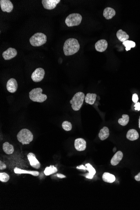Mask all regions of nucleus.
Instances as JSON below:
<instances>
[{"label": "nucleus", "mask_w": 140, "mask_h": 210, "mask_svg": "<svg viewBox=\"0 0 140 210\" xmlns=\"http://www.w3.org/2000/svg\"><path fill=\"white\" fill-rule=\"evenodd\" d=\"M80 47V44L77 39L69 38L64 43L63 47L64 54L66 56L73 55L79 51Z\"/></svg>", "instance_id": "obj_1"}, {"label": "nucleus", "mask_w": 140, "mask_h": 210, "mask_svg": "<svg viewBox=\"0 0 140 210\" xmlns=\"http://www.w3.org/2000/svg\"><path fill=\"white\" fill-rule=\"evenodd\" d=\"M17 138L19 142L23 145L30 144L33 139V134L27 129L21 130L17 134Z\"/></svg>", "instance_id": "obj_2"}, {"label": "nucleus", "mask_w": 140, "mask_h": 210, "mask_svg": "<svg viewBox=\"0 0 140 210\" xmlns=\"http://www.w3.org/2000/svg\"><path fill=\"white\" fill-rule=\"evenodd\" d=\"M85 97V94L82 92H79L75 94L72 100L70 101L73 110L76 111L81 108Z\"/></svg>", "instance_id": "obj_3"}, {"label": "nucleus", "mask_w": 140, "mask_h": 210, "mask_svg": "<svg viewBox=\"0 0 140 210\" xmlns=\"http://www.w3.org/2000/svg\"><path fill=\"white\" fill-rule=\"evenodd\" d=\"M43 89L40 88L34 89L29 93L30 100L35 102H44L47 99V96L45 94H42Z\"/></svg>", "instance_id": "obj_4"}, {"label": "nucleus", "mask_w": 140, "mask_h": 210, "mask_svg": "<svg viewBox=\"0 0 140 210\" xmlns=\"http://www.w3.org/2000/svg\"><path fill=\"white\" fill-rule=\"evenodd\" d=\"M30 42L32 46L39 47L44 45L47 42L46 35L40 32H37L31 36Z\"/></svg>", "instance_id": "obj_5"}, {"label": "nucleus", "mask_w": 140, "mask_h": 210, "mask_svg": "<svg viewBox=\"0 0 140 210\" xmlns=\"http://www.w3.org/2000/svg\"><path fill=\"white\" fill-rule=\"evenodd\" d=\"M81 15L77 13L70 14L66 19L65 23L68 27L76 26L79 25L82 21Z\"/></svg>", "instance_id": "obj_6"}, {"label": "nucleus", "mask_w": 140, "mask_h": 210, "mask_svg": "<svg viewBox=\"0 0 140 210\" xmlns=\"http://www.w3.org/2000/svg\"><path fill=\"white\" fill-rule=\"evenodd\" d=\"M45 72L43 68H36L31 76V78L33 81L35 82H40L44 77Z\"/></svg>", "instance_id": "obj_7"}, {"label": "nucleus", "mask_w": 140, "mask_h": 210, "mask_svg": "<svg viewBox=\"0 0 140 210\" xmlns=\"http://www.w3.org/2000/svg\"><path fill=\"white\" fill-rule=\"evenodd\" d=\"M0 6L2 11L7 13L11 12L14 8L13 3L9 0H1Z\"/></svg>", "instance_id": "obj_8"}, {"label": "nucleus", "mask_w": 140, "mask_h": 210, "mask_svg": "<svg viewBox=\"0 0 140 210\" xmlns=\"http://www.w3.org/2000/svg\"><path fill=\"white\" fill-rule=\"evenodd\" d=\"M60 2V0H43L42 3L45 9L52 10L56 7L57 5Z\"/></svg>", "instance_id": "obj_9"}, {"label": "nucleus", "mask_w": 140, "mask_h": 210, "mask_svg": "<svg viewBox=\"0 0 140 210\" xmlns=\"http://www.w3.org/2000/svg\"><path fill=\"white\" fill-rule=\"evenodd\" d=\"M17 55V50L13 48L10 47L2 53V56L4 60H9L16 57Z\"/></svg>", "instance_id": "obj_10"}, {"label": "nucleus", "mask_w": 140, "mask_h": 210, "mask_svg": "<svg viewBox=\"0 0 140 210\" xmlns=\"http://www.w3.org/2000/svg\"><path fill=\"white\" fill-rule=\"evenodd\" d=\"M6 88L9 93H15L18 88V84L16 79L13 78L9 79L7 83Z\"/></svg>", "instance_id": "obj_11"}, {"label": "nucleus", "mask_w": 140, "mask_h": 210, "mask_svg": "<svg viewBox=\"0 0 140 210\" xmlns=\"http://www.w3.org/2000/svg\"><path fill=\"white\" fill-rule=\"evenodd\" d=\"M27 158L31 167L36 169H39L40 167V163L36 159L35 154L30 153L27 155Z\"/></svg>", "instance_id": "obj_12"}, {"label": "nucleus", "mask_w": 140, "mask_h": 210, "mask_svg": "<svg viewBox=\"0 0 140 210\" xmlns=\"http://www.w3.org/2000/svg\"><path fill=\"white\" fill-rule=\"evenodd\" d=\"M74 146L75 149L78 151H83L86 149L87 142L83 138L76 139L75 141Z\"/></svg>", "instance_id": "obj_13"}, {"label": "nucleus", "mask_w": 140, "mask_h": 210, "mask_svg": "<svg viewBox=\"0 0 140 210\" xmlns=\"http://www.w3.org/2000/svg\"><path fill=\"white\" fill-rule=\"evenodd\" d=\"M108 47V43L105 39H101L96 43L95 47L98 52H103L105 51Z\"/></svg>", "instance_id": "obj_14"}, {"label": "nucleus", "mask_w": 140, "mask_h": 210, "mask_svg": "<svg viewBox=\"0 0 140 210\" xmlns=\"http://www.w3.org/2000/svg\"><path fill=\"white\" fill-rule=\"evenodd\" d=\"M123 157V154L122 151H118L112 158L111 160V164L113 166L117 165L122 159Z\"/></svg>", "instance_id": "obj_15"}, {"label": "nucleus", "mask_w": 140, "mask_h": 210, "mask_svg": "<svg viewBox=\"0 0 140 210\" xmlns=\"http://www.w3.org/2000/svg\"><path fill=\"white\" fill-rule=\"evenodd\" d=\"M116 14V11L113 8L107 7L104 10L103 16L106 19H110Z\"/></svg>", "instance_id": "obj_16"}, {"label": "nucleus", "mask_w": 140, "mask_h": 210, "mask_svg": "<svg viewBox=\"0 0 140 210\" xmlns=\"http://www.w3.org/2000/svg\"><path fill=\"white\" fill-rule=\"evenodd\" d=\"M126 137L127 139L130 141H135L138 138L139 134L137 130L135 129H130L127 133Z\"/></svg>", "instance_id": "obj_17"}, {"label": "nucleus", "mask_w": 140, "mask_h": 210, "mask_svg": "<svg viewBox=\"0 0 140 210\" xmlns=\"http://www.w3.org/2000/svg\"><path fill=\"white\" fill-rule=\"evenodd\" d=\"M109 135V129L107 127H104L100 130L99 134V137L100 140L101 141H104L108 138Z\"/></svg>", "instance_id": "obj_18"}, {"label": "nucleus", "mask_w": 140, "mask_h": 210, "mask_svg": "<svg viewBox=\"0 0 140 210\" xmlns=\"http://www.w3.org/2000/svg\"><path fill=\"white\" fill-rule=\"evenodd\" d=\"M117 37L118 39L121 42H123L128 40L129 39V36L125 31H123L122 30H119L116 33Z\"/></svg>", "instance_id": "obj_19"}, {"label": "nucleus", "mask_w": 140, "mask_h": 210, "mask_svg": "<svg viewBox=\"0 0 140 210\" xmlns=\"http://www.w3.org/2000/svg\"><path fill=\"white\" fill-rule=\"evenodd\" d=\"M85 167H86V170L88 171L89 172V173L87 174V175L85 176V177H86V178H88V179H93L94 175L95 174L96 172L95 169H94V168L92 166V165H91V164H89V163L86 164Z\"/></svg>", "instance_id": "obj_20"}, {"label": "nucleus", "mask_w": 140, "mask_h": 210, "mask_svg": "<svg viewBox=\"0 0 140 210\" xmlns=\"http://www.w3.org/2000/svg\"><path fill=\"white\" fill-rule=\"evenodd\" d=\"M102 179L106 183H112L115 181V177L114 175L108 173V172H105L102 175Z\"/></svg>", "instance_id": "obj_21"}, {"label": "nucleus", "mask_w": 140, "mask_h": 210, "mask_svg": "<svg viewBox=\"0 0 140 210\" xmlns=\"http://www.w3.org/2000/svg\"><path fill=\"white\" fill-rule=\"evenodd\" d=\"M14 171L15 173L18 174H29L32 175L34 176H37L39 175V172L37 171H27V170H21V169L17 167L15 168L14 169Z\"/></svg>", "instance_id": "obj_22"}, {"label": "nucleus", "mask_w": 140, "mask_h": 210, "mask_svg": "<svg viewBox=\"0 0 140 210\" xmlns=\"http://www.w3.org/2000/svg\"><path fill=\"white\" fill-rule=\"evenodd\" d=\"M97 96V94L94 93L93 94L88 93L85 96V102L89 104L93 105L96 100Z\"/></svg>", "instance_id": "obj_23"}, {"label": "nucleus", "mask_w": 140, "mask_h": 210, "mask_svg": "<svg viewBox=\"0 0 140 210\" xmlns=\"http://www.w3.org/2000/svg\"><path fill=\"white\" fill-rule=\"evenodd\" d=\"M3 149L4 152L7 154H11L14 151V148L9 142H5L3 145Z\"/></svg>", "instance_id": "obj_24"}, {"label": "nucleus", "mask_w": 140, "mask_h": 210, "mask_svg": "<svg viewBox=\"0 0 140 210\" xmlns=\"http://www.w3.org/2000/svg\"><path fill=\"white\" fill-rule=\"evenodd\" d=\"M57 171H58V170L57 168L55 167L54 166L51 165L50 167H47L44 171V173L45 175L49 176L56 173L57 172Z\"/></svg>", "instance_id": "obj_25"}, {"label": "nucleus", "mask_w": 140, "mask_h": 210, "mask_svg": "<svg viewBox=\"0 0 140 210\" xmlns=\"http://www.w3.org/2000/svg\"><path fill=\"white\" fill-rule=\"evenodd\" d=\"M122 44L126 47V51H130L131 48L135 47L136 43L132 41L126 40L123 42Z\"/></svg>", "instance_id": "obj_26"}, {"label": "nucleus", "mask_w": 140, "mask_h": 210, "mask_svg": "<svg viewBox=\"0 0 140 210\" xmlns=\"http://www.w3.org/2000/svg\"><path fill=\"white\" fill-rule=\"evenodd\" d=\"M129 121V117L127 115H123L122 118L119 119L118 121L119 124L122 126H126L128 124Z\"/></svg>", "instance_id": "obj_27"}, {"label": "nucleus", "mask_w": 140, "mask_h": 210, "mask_svg": "<svg viewBox=\"0 0 140 210\" xmlns=\"http://www.w3.org/2000/svg\"><path fill=\"white\" fill-rule=\"evenodd\" d=\"M62 128L66 131H70L72 129V123L67 121H64L62 123Z\"/></svg>", "instance_id": "obj_28"}, {"label": "nucleus", "mask_w": 140, "mask_h": 210, "mask_svg": "<svg viewBox=\"0 0 140 210\" xmlns=\"http://www.w3.org/2000/svg\"><path fill=\"white\" fill-rule=\"evenodd\" d=\"M10 179V177L7 174L4 172H1L0 173V181L3 183H6Z\"/></svg>", "instance_id": "obj_29"}, {"label": "nucleus", "mask_w": 140, "mask_h": 210, "mask_svg": "<svg viewBox=\"0 0 140 210\" xmlns=\"http://www.w3.org/2000/svg\"><path fill=\"white\" fill-rule=\"evenodd\" d=\"M132 100L134 103H137L138 100V96L136 94H133L132 97Z\"/></svg>", "instance_id": "obj_30"}, {"label": "nucleus", "mask_w": 140, "mask_h": 210, "mask_svg": "<svg viewBox=\"0 0 140 210\" xmlns=\"http://www.w3.org/2000/svg\"><path fill=\"white\" fill-rule=\"evenodd\" d=\"M6 165L3 162H2V161H0V170H3L4 169H6Z\"/></svg>", "instance_id": "obj_31"}, {"label": "nucleus", "mask_w": 140, "mask_h": 210, "mask_svg": "<svg viewBox=\"0 0 140 210\" xmlns=\"http://www.w3.org/2000/svg\"><path fill=\"white\" fill-rule=\"evenodd\" d=\"M134 107H135V109L136 110L140 111V102H137L136 104L134 105Z\"/></svg>", "instance_id": "obj_32"}, {"label": "nucleus", "mask_w": 140, "mask_h": 210, "mask_svg": "<svg viewBox=\"0 0 140 210\" xmlns=\"http://www.w3.org/2000/svg\"><path fill=\"white\" fill-rule=\"evenodd\" d=\"M77 168L78 169H80V170H86V167L84 166L83 165H81L80 166H78L77 167Z\"/></svg>", "instance_id": "obj_33"}, {"label": "nucleus", "mask_w": 140, "mask_h": 210, "mask_svg": "<svg viewBox=\"0 0 140 210\" xmlns=\"http://www.w3.org/2000/svg\"><path fill=\"white\" fill-rule=\"evenodd\" d=\"M135 179L137 181H140V172L137 175H136L135 177Z\"/></svg>", "instance_id": "obj_34"}, {"label": "nucleus", "mask_w": 140, "mask_h": 210, "mask_svg": "<svg viewBox=\"0 0 140 210\" xmlns=\"http://www.w3.org/2000/svg\"><path fill=\"white\" fill-rule=\"evenodd\" d=\"M56 176L57 177L60 178H66V176L62 174H57Z\"/></svg>", "instance_id": "obj_35"}, {"label": "nucleus", "mask_w": 140, "mask_h": 210, "mask_svg": "<svg viewBox=\"0 0 140 210\" xmlns=\"http://www.w3.org/2000/svg\"><path fill=\"white\" fill-rule=\"evenodd\" d=\"M139 128L140 129V116L139 119Z\"/></svg>", "instance_id": "obj_36"}]
</instances>
